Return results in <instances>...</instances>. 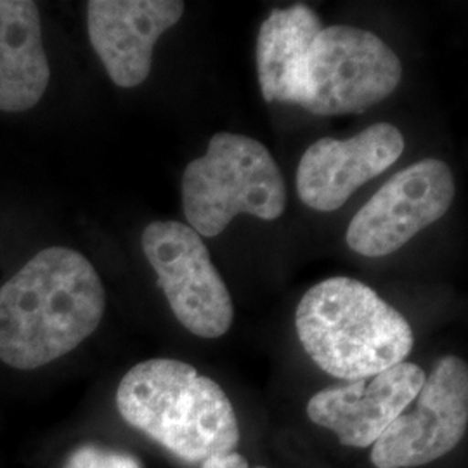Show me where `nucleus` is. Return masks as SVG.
I'll return each instance as SVG.
<instances>
[{
	"mask_svg": "<svg viewBox=\"0 0 468 468\" xmlns=\"http://www.w3.org/2000/svg\"><path fill=\"white\" fill-rule=\"evenodd\" d=\"M201 468H250L249 462L245 460V456H241L239 452H226V454H216L207 458L205 462H201ZM268 468V467H255Z\"/></svg>",
	"mask_w": 468,
	"mask_h": 468,
	"instance_id": "4468645a",
	"label": "nucleus"
},
{
	"mask_svg": "<svg viewBox=\"0 0 468 468\" xmlns=\"http://www.w3.org/2000/svg\"><path fill=\"white\" fill-rule=\"evenodd\" d=\"M185 15L181 0H90V44L113 84L133 89L150 77L158 38Z\"/></svg>",
	"mask_w": 468,
	"mask_h": 468,
	"instance_id": "9b49d317",
	"label": "nucleus"
},
{
	"mask_svg": "<svg viewBox=\"0 0 468 468\" xmlns=\"http://www.w3.org/2000/svg\"><path fill=\"white\" fill-rule=\"evenodd\" d=\"M106 293L80 251L49 247L0 286V361L46 367L77 349L100 326Z\"/></svg>",
	"mask_w": 468,
	"mask_h": 468,
	"instance_id": "f03ea898",
	"label": "nucleus"
},
{
	"mask_svg": "<svg viewBox=\"0 0 468 468\" xmlns=\"http://www.w3.org/2000/svg\"><path fill=\"white\" fill-rule=\"evenodd\" d=\"M303 351L324 373L363 380L404 363L413 351L410 323L368 284L336 276L305 292L295 311Z\"/></svg>",
	"mask_w": 468,
	"mask_h": 468,
	"instance_id": "20e7f679",
	"label": "nucleus"
},
{
	"mask_svg": "<svg viewBox=\"0 0 468 468\" xmlns=\"http://www.w3.org/2000/svg\"><path fill=\"white\" fill-rule=\"evenodd\" d=\"M255 56L266 102L295 104L318 117L365 113L401 84V59L378 35L323 27L302 4L271 11Z\"/></svg>",
	"mask_w": 468,
	"mask_h": 468,
	"instance_id": "f257e3e1",
	"label": "nucleus"
},
{
	"mask_svg": "<svg viewBox=\"0 0 468 468\" xmlns=\"http://www.w3.org/2000/svg\"><path fill=\"white\" fill-rule=\"evenodd\" d=\"M402 133L392 123H373L351 139L323 137L302 154L297 195L318 212H335L371 179L392 167L404 151Z\"/></svg>",
	"mask_w": 468,
	"mask_h": 468,
	"instance_id": "1a4fd4ad",
	"label": "nucleus"
},
{
	"mask_svg": "<svg viewBox=\"0 0 468 468\" xmlns=\"http://www.w3.org/2000/svg\"><path fill=\"white\" fill-rule=\"evenodd\" d=\"M49 80L37 4L0 0V112L32 110L46 94Z\"/></svg>",
	"mask_w": 468,
	"mask_h": 468,
	"instance_id": "f8f14e48",
	"label": "nucleus"
},
{
	"mask_svg": "<svg viewBox=\"0 0 468 468\" xmlns=\"http://www.w3.org/2000/svg\"><path fill=\"white\" fill-rule=\"evenodd\" d=\"M117 408L131 427L187 463L233 452L239 425L222 387L191 365L156 357L129 369Z\"/></svg>",
	"mask_w": 468,
	"mask_h": 468,
	"instance_id": "7ed1b4c3",
	"label": "nucleus"
},
{
	"mask_svg": "<svg viewBox=\"0 0 468 468\" xmlns=\"http://www.w3.org/2000/svg\"><path fill=\"white\" fill-rule=\"evenodd\" d=\"M448 164L425 158L398 172L369 198L347 228L349 249L365 257H385L444 218L454 200Z\"/></svg>",
	"mask_w": 468,
	"mask_h": 468,
	"instance_id": "6e6552de",
	"label": "nucleus"
},
{
	"mask_svg": "<svg viewBox=\"0 0 468 468\" xmlns=\"http://www.w3.org/2000/svg\"><path fill=\"white\" fill-rule=\"evenodd\" d=\"M183 210L195 233L216 238L239 214L276 220L286 208L282 170L249 135L218 133L183 174Z\"/></svg>",
	"mask_w": 468,
	"mask_h": 468,
	"instance_id": "39448f33",
	"label": "nucleus"
},
{
	"mask_svg": "<svg viewBox=\"0 0 468 468\" xmlns=\"http://www.w3.org/2000/svg\"><path fill=\"white\" fill-rule=\"evenodd\" d=\"M468 425V368L446 356L425 378L417 398L371 446L377 468H415L452 452Z\"/></svg>",
	"mask_w": 468,
	"mask_h": 468,
	"instance_id": "0eeeda50",
	"label": "nucleus"
},
{
	"mask_svg": "<svg viewBox=\"0 0 468 468\" xmlns=\"http://www.w3.org/2000/svg\"><path fill=\"white\" fill-rule=\"evenodd\" d=\"M427 375L415 363H399L369 378L319 390L307 417L332 431L342 446L369 448L413 402Z\"/></svg>",
	"mask_w": 468,
	"mask_h": 468,
	"instance_id": "9d476101",
	"label": "nucleus"
},
{
	"mask_svg": "<svg viewBox=\"0 0 468 468\" xmlns=\"http://www.w3.org/2000/svg\"><path fill=\"white\" fill-rule=\"evenodd\" d=\"M141 245L156 272V283L186 330L201 338L228 334L233 299L200 234L177 220H154L144 228Z\"/></svg>",
	"mask_w": 468,
	"mask_h": 468,
	"instance_id": "423d86ee",
	"label": "nucleus"
},
{
	"mask_svg": "<svg viewBox=\"0 0 468 468\" xmlns=\"http://www.w3.org/2000/svg\"><path fill=\"white\" fill-rule=\"evenodd\" d=\"M63 468H143V465L129 452L85 444L71 452Z\"/></svg>",
	"mask_w": 468,
	"mask_h": 468,
	"instance_id": "ddd939ff",
	"label": "nucleus"
}]
</instances>
